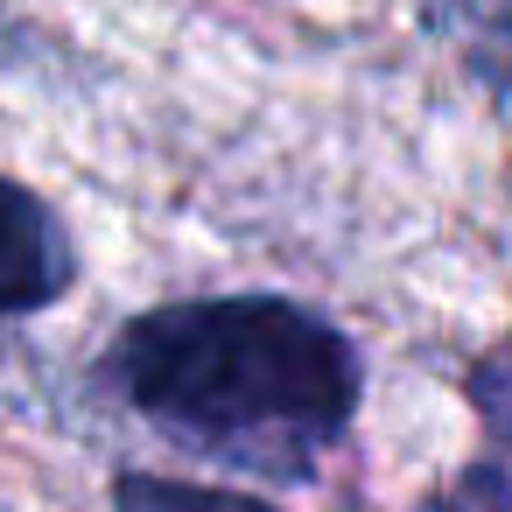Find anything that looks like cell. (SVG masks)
<instances>
[{"instance_id": "obj_1", "label": "cell", "mask_w": 512, "mask_h": 512, "mask_svg": "<svg viewBox=\"0 0 512 512\" xmlns=\"http://www.w3.org/2000/svg\"><path fill=\"white\" fill-rule=\"evenodd\" d=\"M134 414L253 477H302L351 428L358 351L274 295H218L141 316L113 351Z\"/></svg>"}, {"instance_id": "obj_2", "label": "cell", "mask_w": 512, "mask_h": 512, "mask_svg": "<svg viewBox=\"0 0 512 512\" xmlns=\"http://www.w3.org/2000/svg\"><path fill=\"white\" fill-rule=\"evenodd\" d=\"M64 281H71V246L57 218L22 183H0V316L57 302Z\"/></svg>"}, {"instance_id": "obj_3", "label": "cell", "mask_w": 512, "mask_h": 512, "mask_svg": "<svg viewBox=\"0 0 512 512\" xmlns=\"http://www.w3.org/2000/svg\"><path fill=\"white\" fill-rule=\"evenodd\" d=\"M120 512H274L260 498H232V491H204V484H176V477H120Z\"/></svg>"}]
</instances>
